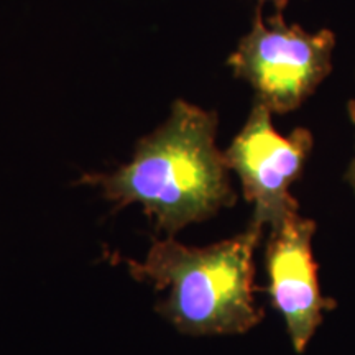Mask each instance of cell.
<instances>
[{
	"mask_svg": "<svg viewBox=\"0 0 355 355\" xmlns=\"http://www.w3.org/2000/svg\"><path fill=\"white\" fill-rule=\"evenodd\" d=\"M217 123L214 110L178 99L166 121L139 140L130 162L110 173H86L79 183L99 188L117 211L140 204L155 227L175 237L237 202L216 145Z\"/></svg>",
	"mask_w": 355,
	"mask_h": 355,
	"instance_id": "cell-1",
	"label": "cell"
},
{
	"mask_svg": "<svg viewBox=\"0 0 355 355\" xmlns=\"http://www.w3.org/2000/svg\"><path fill=\"white\" fill-rule=\"evenodd\" d=\"M261 235L263 227L250 222L243 232L207 247L166 237L155 241L144 260L125 265L135 279L168 293L157 313L183 334H243L265 314L254 298V255Z\"/></svg>",
	"mask_w": 355,
	"mask_h": 355,
	"instance_id": "cell-2",
	"label": "cell"
},
{
	"mask_svg": "<svg viewBox=\"0 0 355 355\" xmlns=\"http://www.w3.org/2000/svg\"><path fill=\"white\" fill-rule=\"evenodd\" d=\"M336 35L329 28L308 33L288 25L282 12L263 20L255 10L250 32L239 42L227 64L234 76L248 83L255 102L272 114H288L304 104L332 71Z\"/></svg>",
	"mask_w": 355,
	"mask_h": 355,
	"instance_id": "cell-3",
	"label": "cell"
},
{
	"mask_svg": "<svg viewBox=\"0 0 355 355\" xmlns=\"http://www.w3.org/2000/svg\"><path fill=\"white\" fill-rule=\"evenodd\" d=\"M313 145V133L304 127H296L288 137L278 133L272 112L255 102L224 152L225 165L241 180L243 198L254 204L252 224L275 229L300 214V204L290 189L303 176Z\"/></svg>",
	"mask_w": 355,
	"mask_h": 355,
	"instance_id": "cell-4",
	"label": "cell"
},
{
	"mask_svg": "<svg viewBox=\"0 0 355 355\" xmlns=\"http://www.w3.org/2000/svg\"><path fill=\"white\" fill-rule=\"evenodd\" d=\"M316 222L300 214L270 229L265 270L273 308L282 314L296 354H303L336 301L322 296L313 255Z\"/></svg>",
	"mask_w": 355,
	"mask_h": 355,
	"instance_id": "cell-5",
	"label": "cell"
},
{
	"mask_svg": "<svg viewBox=\"0 0 355 355\" xmlns=\"http://www.w3.org/2000/svg\"><path fill=\"white\" fill-rule=\"evenodd\" d=\"M354 150H355V145H354ZM345 181H347L350 188H352L355 193V157L352 158V162H350L347 171H345Z\"/></svg>",
	"mask_w": 355,
	"mask_h": 355,
	"instance_id": "cell-6",
	"label": "cell"
},
{
	"mask_svg": "<svg viewBox=\"0 0 355 355\" xmlns=\"http://www.w3.org/2000/svg\"><path fill=\"white\" fill-rule=\"evenodd\" d=\"M266 2L272 3V6L277 8V12H283V10H285V7L288 6V2H290V0H259L260 6H263V3H266Z\"/></svg>",
	"mask_w": 355,
	"mask_h": 355,
	"instance_id": "cell-7",
	"label": "cell"
},
{
	"mask_svg": "<svg viewBox=\"0 0 355 355\" xmlns=\"http://www.w3.org/2000/svg\"><path fill=\"white\" fill-rule=\"evenodd\" d=\"M347 112H349L350 121H352V123L355 125V99H354V101H349V104H347Z\"/></svg>",
	"mask_w": 355,
	"mask_h": 355,
	"instance_id": "cell-8",
	"label": "cell"
}]
</instances>
